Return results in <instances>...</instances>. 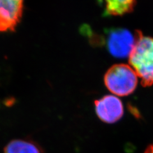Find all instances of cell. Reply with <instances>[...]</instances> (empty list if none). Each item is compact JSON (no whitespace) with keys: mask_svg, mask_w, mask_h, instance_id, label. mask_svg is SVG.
<instances>
[{"mask_svg":"<svg viewBox=\"0 0 153 153\" xmlns=\"http://www.w3.org/2000/svg\"><path fill=\"white\" fill-rule=\"evenodd\" d=\"M135 43V35L124 29L109 32L107 39L108 51L113 56L124 58L129 57Z\"/></svg>","mask_w":153,"mask_h":153,"instance_id":"obj_3","label":"cell"},{"mask_svg":"<svg viewBox=\"0 0 153 153\" xmlns=\"http://www.w3.org/2000/svg\"><path fill=\"white\" fill-rule=\"evenodd\" d=\"M105 12L109 16H123L131 12L135 6L136 0H103Z\"/></svg>","mask_w":153,"mask_h":153,"instance_id":"obj_7","label":"cell"},{"mask_svg":"<svg viewBox=\"0 0 153 153\" xmlns=\"http://www.w3.org/2000/svg\"><path fill=\"white\" fill-rule=\"evenodd\" d=\"M129 63L141 80L142 85H153V38L135 33V43L129 56Z\"/></svg>","mask_w":153,"mask_h":153,"instance_id":"obj_1","label":"cell"},{"mask_svg":"<svg viewBox=\"0 0 153 153\" xmlns=\"http://www.w3.org/2000/svg\"><path fill=\"white\" fill-rule=\"evenodd\" d=\"M25 0H0V33L13 31L20 22Z\"/></svg>","mask_w":153,"mask_h":153,"instance_id":"obj_4","label":"cell"},{"mask_svg":"<svg viewBox=\"0 0 153 153\" xmlns=\"http://www.w3.org/2000/svg\"><path fill=\"white\" fill-rule=\"evenodd\" d=\"M104 83L112 93L126 97L135 90L138 76L130 66L117 64L110 68L104 76Z\"/></svg>","mask_w":153,"mask_h":153,"instance_id":"obj_2","label":"cell"},{"mask_svg":"<svg viewBox=\"0 0 153 153\" xmlns=\"http://www.w3.org/2000/svg\"><path fill=\"white\" fill-rule=\"evenodd\" d=\"M4 153H44V151L39 144L32 140L16 139L5 146Z\"/></svg>","mask_w":153,"mask_h":153,"instance_id":"obj_6","label":"cell"},{"mask_svg":"<svg viewBox=\"0 0 153 153\" xmlns=\"http://www.w3.org/2000/svg\"><path fill=\"white\" fill-rule=\"evenodd\" d=\"M95 111L102 121L112 124L121 119L124 114L121 100L115 95H106L94 102Z\"/></svg>","mask_w":153,"mask_h":153,"instance_id":"obj_5","label":"cell"},{"mask_svg":"<svg viewBox=\"0 0 153 153\" xmlns=\"http://www.w3.org/2000/svg\"><path fill=\"white\" fill-rule=\"evenodd\" d=\"M144 153H153V143L147 148Z\"/></svg>","mask_w":153,"mask_h":153,"instance_id":"obj_8","label":"cell"}]
</instances>
